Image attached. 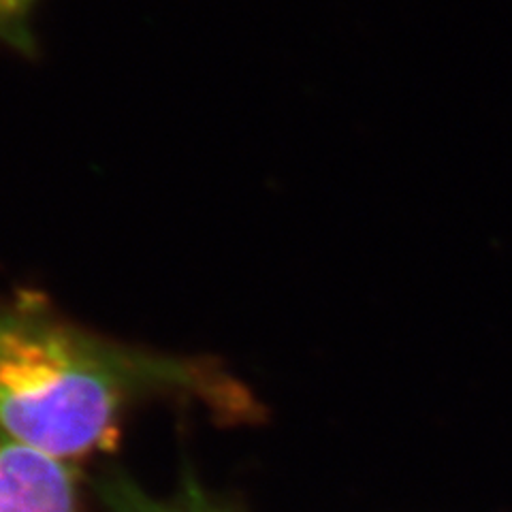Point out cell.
I'll use <instances>...</instances> for the list:
<instances>
[{
    "instance_id": "1",
    "label": "cell",
    "mask_w": 512,
    "mask_h": 512,
    "mask_svg": "<svg viewBox=\"0 0 512 512\" xmlns=\"http://www.w3.org/2000/svg\"><path fill=\"white\" fill-rule=\"evenodd\" d=\"M239 391L201 357L126 344L64 316L35 291L0 293V427L79 463L116 448L152 402L242 410Z\"/></svg>"
},
{
    "instance_id": "4",
    "label": "cell",
    "mask_w": 512,
    "mask_h": 512,
    "mask_svg": "<svg viewBox=\"0 0 512 512\" xmlns=\"http://www.w3.org/2000/svg\"><path fill=\"white\" fill-rule=\"evenodd\" d=\"M41 0H0V45L32 58L37 54L35 15Z\"/></svg>"
},
{
    "instance_id": "3",
    "label": "cell",
    "mask_w": 512,
    "mask_h": 512,
    "mask_svg": "<svg viewBox=\"0 0 512 512\" xmlns=\"http://www.w3.org/2000/svg\"><path fill=\"white\" fill-rule=\"evenodd\" d=\"M92 489L107 512H233L201 483L188 463H184L178 487L167 495L148 491L120 468L94 478Z\"/></svg>"
},
{
    "instance_id": "2",
    "label": "cell",
    "mask_w": 512,
    "mask_h": 512,
    "mask_svg": "<svg viewBox=\"0 0 512 512\" xmlns=\"http://www.w3.org/2000/svg\"><path fill=\"white\" fill-rule=\"evenodd\" d=\"M0 512H86L79 468L0 427Z\"/></svg>"
}]
</instances>
